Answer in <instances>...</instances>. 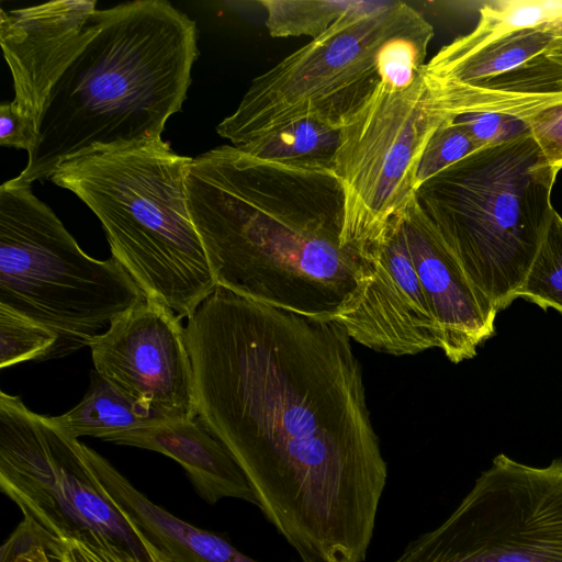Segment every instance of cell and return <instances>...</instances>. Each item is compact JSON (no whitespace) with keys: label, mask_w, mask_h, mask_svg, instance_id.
I'll return each mask as SVG.
<instances>
[{"label":"cell","mask_w":562,"mask_h":562,"mask_svg":"<svg viewBox=\"0 0 562 562\" xmlns=\"http://www.w3.org/2000/svg\"><path fill=\"white\" fill-rule=\"evenodd\" d=\"M198 418L302 562H364L387 465L337 322L223 288L188 317Z\"/></svg>","instance_id":"6da1fadb"},{"label":"cell","mask_w":562,"mask_h":562,"mask_svg":"<svg viewBox=\"0 0 562 562\" xmlns=\"http://www.w3.org/2000/svg\"><path fill=\"white\" fill-rule=\"evenodd\" d=\"M186 193L216 286L238 296L331 319L368 270L362 252L341 245L345 199L333 167L222 145L192 159Z\"/></svg>","instance_id":"7a4b0ae2"},{"label":"cell","mask_w":562,"mask_h":562,"mask_svg":"<svg viewBox=\"0 0 562 562\" xmlns=\"http://www.w3.org/2000/svg\"><path fill=\"white\" fill-rule=\"evenodd\" d=\"M196 41L195 22L165 0L98 10L91 38L46 97L19 177L50 179L66 160L161 138L187 98Z\"/></svg>","instance_id":"3957f363"},{"label":"cell","mask_w":562,"mask_h":562,"mask_svg":"<svg viewBox=\"0 0 562 562\" xmlns=\"http://www.w3.org/2000/svg\"><path fill=\"white\" fill-rule=\"evenodd\" d=\"M192 159L158 138L66 160L49 179L94 213L112 257L145 296L181 318L190 317L216 289L187 206Z\"/></svg>","instance_id":"277c9868"},{"label":"cell","mask_w":562,"mask_h":562,"mask_svg":"<svg viewBox=\"0 0 562 562\" xmlns=\"http://www.w3.org/2000/svg\"><path fill=\"white\" fill-rule=\"evenodd\" d=\"M558 170L530 135L482 147L422 183L416 200L494 310L516 300L553 206Z\"/></svg>","instance_id":"5b68a950"},{"label":"cell","mask_w":562,"mask_h":562,"mask_svg":"<svg viewBox=\"0 0 562 562\" xmlns=\"http://www.w3.org/2000/svg\"><path fill=\"white\" fill-rule=\"evenodd\" d=\"M145 297L114 257L88 256L30 182L1 184L0 305L54 331L52 357L88 346Z\"/></svg>","instance_id":"8992f818"},{"label":"cell","mask_w":562,"mask_h":562,"mask_svg":"<svg viewBox=\"0 0 562 562\" xmlns=\"http://www.w3.org/2000/svg\"><path fill=\"white\" fill-rule=\"evenodd\" d=\"M425 20L402 1L364 0L256 77L216 132L241 147L301 120L341 128L379 86L385 44Z\"/></svg>","instance_id":"52a82bcc"},{"label":"cell","mask_w":562,"mask_h":562,"mask_svg":"<svg viewBox=\"0 0 562 562\" xmlns=\"http://www.w3.org/2000/svg\"><path fill=\"white\" fill-rule=\"evenodd\" d=\"M0 487L44 539L97 531L146 562H169L111 503L87 463L82 443L3 391Z\"/></svg>","instance_id":"ba28073f"},{"label":"cell","mask_w":562,"mask_h":562,"mask_svg":"<svg viewBox=\"0 0 562 562\" xmlns=\"http://www.w3.org/2000/svg\"><path fill=\"white\" fill-rule=\"evenodd\" d=\"M451 120L420 71L401 91L379 83L340 128L334 170L344 190V247L363 254L405 209L430 137Z\"/></svg>","instance_id":"9c48e42d"},{"label":"cell","mask_w":562,"mask_h":562,"mask_svg":"<svg viewBox=\"0 0 562 562\" xmlns=\"http://www.w3.org/2000/svg\"><path fill=\"white\" fill-rule=\"evenodd\" d=\"M392 562H562V459L497 454L451 515Z\"/></svg>","instance_id":"30bf717a"},{"label":"cell","mask_w":562,"mask_h":562,"mask_svg":"<svg viewBox=\"0 0 562 562\" xmlns=\"http://www.w3.org/2000/svg\"><path fill=\"white\" fill-rule=\"evenodd\" d=\"M172 310L145 297L88 345L94 371L159 422L198 417L184 328Z\"/></svg>","instance_id":"8fae6325"},{"label":"cell","mask_w":562,"mask_h":562,"mask_svg":"<svg viewBox=\"0 0 562 562\" xmlns=\"http://www.w3.org/2000/svg\"><path fill=\"white\" fill-rule=\"evenodd\" d=\"M363 256L368 270L348 305L331 319L350 339L379 352L405 356L439 348L400 214Z\"/></svg>","instance_id":"7c38bea8"},{"label":"cell","mask_w":562,"mask_h":562,"mask_svg":"<svg viewBox=\"0 0 562 562\" xmlns=\"http://www.w3.org/2000/svg\"><path fill=\"white\" fill-rule=\"evenodd\" d=\"M95 0H57L0 13V43L14 105L33 123L61 71L91 38Z\"/></svg>","instance_id":"4fadbf2b"},{"label":"cell","mask_w":562,"mask_h":562,"mask_svg":"<svg viewBox=\"0 0 562 562\" xmlns=\"http://www.w3.org/2000/svg\"><path fill=\"white\" fill-rule=\"evenodd\" d=\"M400 217L436 326L439 349L453 363L473 358L479 346L495 334L497 312L471 283L450 247L420 209L416 194Z\"/></svg>","instance_id":"5bb4252c"},{"label":"cell","mask_w":562,"mask_h":562,"mask_svg":"<svg viewBox=\"0 0 562 562\" xmlns=\"http://www.w3.org/2000/svg\"><path fill=\"white\" fill-rule=\"evenodd\" d=\"M104 441L156 451L173 459L209 504L228 497L257 505L246 476L229 451L198 417L158 423L111 436Z\"/></svg>","instance_id":"9a60e30c"},{"label":"cell","mask_w":562,"mask_h":562,"mask_svg":"<svg viewBox=\"0 0 562 562\" xmlns=\"http://www.w3.org/2000/svg\"><path fill=\"white\" fill-rule=\"evenodd\" d=\"M82 451L111 503L169 562H249V557L224 538L192 526L153 503L90 447L82 443Z\"/></svg>","instance_id":"2e32d148"},{"label":"cell","mask_w":562,"mask_h":562,"mask_svg":"<svg viewBox=\"0 0 562 562\" xmlns=\"http://www.w3.org/2000/svg\"><path fill=\"white\" fill-rule=\"evenodd\" d=\"M425 78L440 108L454 120L462 114L477 112L527 119L562 102V65L544 53L483 82L441 85Z\"/></svg>","instance_id":"e0dca14e"},{"label":"cell","mask_w":562,"mask_h":562,"mask_svg":"<svg viewBox=\"0 0 562 562\" xmlns=\"http://www.w3.org/2000/svg\"><path fill=\"white\" fill-rule=\"evenodd\" d=\"M562 19V0H496L480 9L475 29L443 46L428 63L438 68L518 31L552 24Z\"/></svg>","instance_id":"ac0fdd59"},{"label":"cell","mask_w":562,"mask_h":562,"mask_svg":"<svg viewBox=\"0 0 562 562\" xmlns=\"http://www.w3.org/2000/svg\"><path fill=\"white\" fill-rule=\"evenodd\" d=\"M554 40L549 25L527 29L498 38L454 63L438 68L424 66L422 71L441 85L483 82L543 54Z\"/></svg>","instance_id":"d6986e66"},{"label":"cell","mask_w":562,"mask_h":562,"mask_svg":"<svg viewBox=\"0 0 562 562\" xmlns=\"http://www.w3.org/2000/svg\"><path fill=\"white\" fill-rule=\"evenodd\" d=\"M47 418L69 438L94 437L103 441L111 436L164 423L135 406L95 371L91 372L89 389L76 406L63 415Z\"/></svg>","instance_id":"ffe728a7"},{"label":"cell","mask_w":562,"mask_h":562,"mask_svg":"<svg viewBox=\"0 0 562 562\" xmlns=\"http://www.w3.org/2000/svg\"><path fill=\"white\" fill-rule=\"evenodd\" d=\"M339 132L313 120H301L237 148L262 159L334 168Z\"/></svg>","instance_id":"44dd1931"},{"label":"cell","mask_w":562,"mask_h":562,"mask_svg":"<svg viewBox=\"0 0 562 562\" xmlns=\"http://www.w3.org/2000/svg\"><path fill=\"white\" fill-rule=\"evenodd\" d=\"M364 0H262L266 26L272 37L307 35L315 38Z\"/></svg>","instance_id":"7402d4cb"},{"label":"cell","mask_w":562,"mask_h":562,"mask_svg":"<svg viewBox=\"0 0 562 562\" xmlns=\"http://www.w3.org/2000/svg\"><path fill=\"white\" fill-rule=\"evenodd\" d=\"M542 310L562 314V216L553 210L532 263L516 292Z\"/></svg>","instance_id":"603a6c76"},{"label":"cell","mask_w":562,"mask_h":562,"mask_svg":"<svg viewBox=\"0 0 562 562\" xmlns=\"http://www.w3.org/2000/svg\"><path fill=\"white\" fill-rule=\"evenodd\" d=\"M434 27L427 21L392 38L379 55L380 83L392 91H401L413 85L425 66Z\"/></svg>","instance_id":"cb8c5ba5"},{"label":"cell","mask_w":562,"mask_h":562,"mask_svg":"<svg viewBox=\"0 0 562 562\" xmlns=\"http://www.w3.org/2000/svg\"><path fill=\"white\" fill-rule=\"evenodd\" d=\"M57 335L42 324L0 305V368L52 358Z\"/></svg>","instance_id":"d4e9b609"},{"label":"cell","mask_w":562,"mask_h":562,"mask_svg":"<svg viewBox=\"0 0 562 562\" xmlns=\"http://www.w3.org/2000/svg\"><path fill=\"white\" fill-rule=\"evenodd\" d=\"M38 538L54 562H146L102 532L88 531L63 539Z\"/></svg>","instance_id":"484cf974"},{"label":"cell","mask_w":562,"mask_h":562,"mask_svg":"<svg viewBox=\"0 0 562 562\" xmlns=\"http://www.w3.org/2000/svg\"><path fill=\"white\" fill-rule=\"evenodd\" d=\"M480 149L465 126L451 120L430 137L417 170V188L441 170Z\"/></svg>","instance_id":"4316f807"},{"label":"cell","mask_w":562,"mask_h":562,"mask_svg":"<svg viewBox=\"0 0 562 562\" xmlns=\"http://www.w3.org/2000/svg\"><path fill=\"white\" fill-rule=\"evenodd\" d=\"M456 120L465 126L479 148L501 145L531 134L525 119L504 113H468Z\"/></svg>","instance_id":"83f0119b"},{"label":"cell","mask_w":562,"mask_h":562,"mask_svg":"<svg viewBox=\"0 0 562 562\" xmlns=\"http://www.w3.org/2000/svg\"><path fill=\"white\" fill-rule=\"evenodd\" d=\"M525 120L548 162L560 171L562 169V102L547 106Z\"/></svg>","instance_id":"f1b7e54d"},{"label":"cell","mask_w":562,"mask_h":562,"mask_svg":"<svg viewBox=\"0 0 562 562\" xmlns=\"http://www.w3.org/2000/svg\"><path fill=\"white\" fill-rule=\"evenodd\" d=\"M0 562H53L36 531L24 519L0 550Z\"/></svg>","instance_id":"f546056e"},{"label":"cell","mask_w":562,"mask_h":562,"mask_svg":"<svg viewBox=\"0 0 562 562\" xmlns=\"http://www.w3.org/2000/svg\"><path fill=\"white\" fill-rule=\"evenodd\" d=\"M36 139V127L14 105L12 101L0 105V145L24 149H32Z\"/></svg>","instance_id":"4dcf8cb0"},{"label":"cell","mask_w":562,"mask_h":562,"mask_svg":"<svg viewBox=\"0 0 562 562\" xmlns=\"http://www.w3.org/2000/svg\"><path fill=\"white\" fill-rule=\"evenodd\" d=\"M544 55L562 65V40L555 38L549 48L544 52Z\"/></svg>","instance_id":"1f68e13d"},{"label":"cell","mask_w":562,"mask_h":562,"mask_svg":"<svg viewBox=\"0 0 562 562\" xmlns=\"http://www.w3.org/2000/svg\"><path fill=\"white\" fill-rule=\"evenodd\" d=\"M549 26H550L554 37L562 40V19L552 24H549Z\"/></svg>","instance_id":"d6a6232c"}]
</instances>
